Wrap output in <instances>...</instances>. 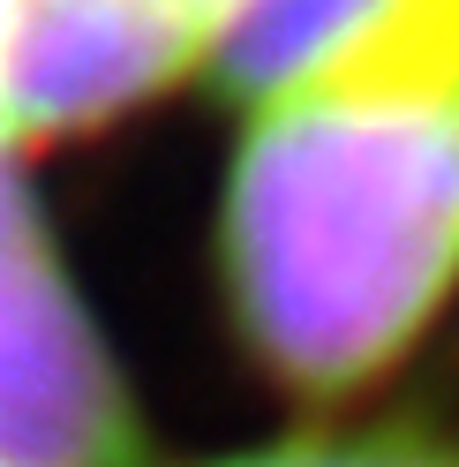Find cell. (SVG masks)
Masks as SVG:
<instances>
[{
    "label": "cell",
    "instance_id": "1",
    "mask_svg": "<svg viewBox=\"0 0 459 467\" xmlns=\"http://www.w3.org/2000/svg\"><path fill=\"white\" fill-rule=\"evenodd\" d=\"M219 272L286 392L384 377L459 295V0H384L256 99L226 173Z\"/></svg>",
    "mask_w": 459,
    "mask_h": 467
},
{
    "label": "cell",
    "instance_id": "2",
    "mask_svg": "<svg viewBox=\"0 0 459 467\" xmlns=\"http://www.w3.org/2000/svg\"><path fill=\"white\" fill-rule=\"evenodd\" d=\"M136 400L0 143V467H136Z\"/></svg>",
    "mask_w": 459,
    "mask_h": 467
},
{
    "label": "cell",
    "instance_id": "3",
    "mask_svg": "<svg viewBox=\"0 0 459 467\" xmlns=\"http://www.w3.org/2000/svg\"><path fill=\"white\" fill-rule=\"evenodd\" d=\"M211 38L181 0H8L0 16V143L98 129L158 99Z\"/></svg>",
    "mask_w": 459,
    "mask_h": 467
},
{
    "label": "cell",
    "instance_id": "4",
    "mask_svg": "<svg viewBox=\"0 0 459 467\" xmlns=\"http://www.w3.org/2000/svg\"><path fill=\"white\" fill-rule=\"evenodd\" d=\"M384 0H234L226 31L211 46V68L234 99H271L286 83H301L309 68L339 53Z\"/></svg>",
    "mask_w": 459,
    "mask_h": 467
},
{
    "label": "cell",
    "instance_id": "5",
    "mask_svg": "<svg viewBox=\"0 0 459 467\" xmlns=\"http://www.w3.org/2000/svg\"><path fill=\"white\" fill-rule=\"evenodd\" d=\"M226 467H459V445L422 430H362V437H294V445H271Z\"/></svg>",
    "mask_w": 459,
    "mask_h": 467
},
{
    "label": "cell",
    "instance_id": "6",
    "mask_svg": "<svg viewBox=\"0 0 459 467\" xmlns=\"http://www.w3.org/2000/svg\"><path fill=\"white\" fill-rule=\"evenodd\" d=\"M0 16H8V0H0Z\"/></svg>",
    "mask_w": 459,
    "mask_h": 467
}]
</instances>
